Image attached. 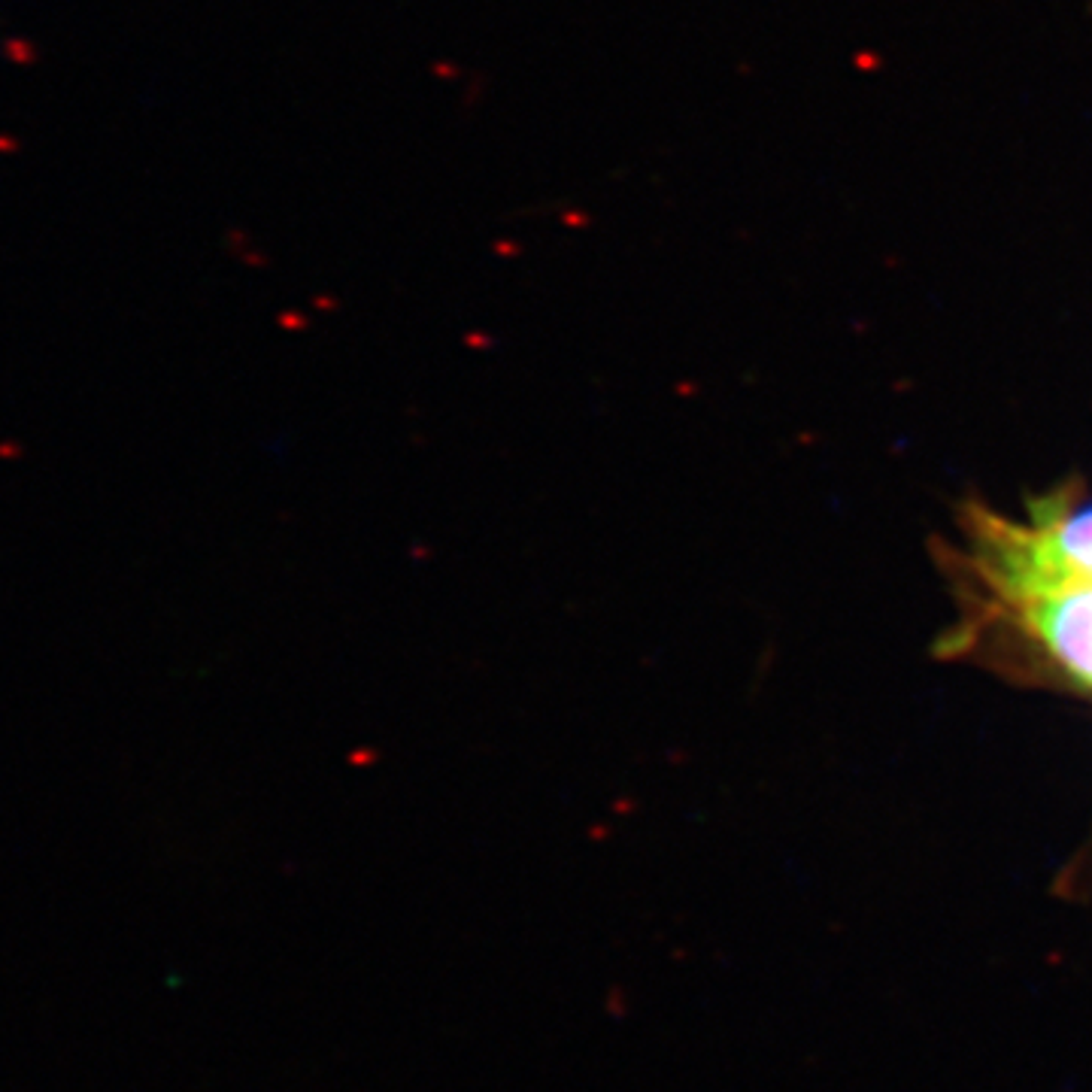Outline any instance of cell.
Listing matches in <instances>:
<instances>
[{"instance_id":"1","label":"cell","mask_w":1092,"mask_h":1092,"mask_svg":"<svg viewBox=\"0 0 1092 1092\" xmlns=\"http://www.w3.org/2000/svg\"><path fill=\"white\" fill-rule=\"evenodd\" d=\"M1053 546L1062 555H1068L1065 562H1074L1092 577V504L1068 516L1065 525L1056 531Z\"/></svg>"}]
</instances>
